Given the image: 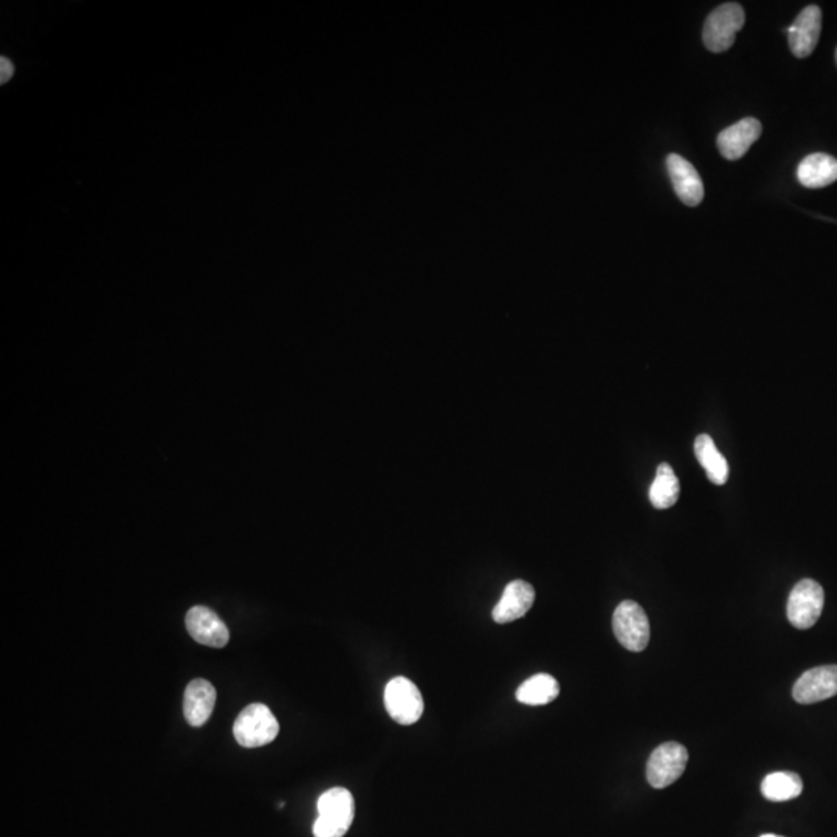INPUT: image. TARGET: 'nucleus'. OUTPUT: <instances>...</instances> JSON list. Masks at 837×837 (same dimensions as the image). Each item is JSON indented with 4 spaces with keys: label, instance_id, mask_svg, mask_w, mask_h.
Here are the masks:
<instances>
[{
    "label": "nucleus",
    "instance_id": "obj_5",
    "mask_svg": "<svg viewBox=\"0 0 837 837\" xmlns=\"http://www.w3.org/2000/svg\"><path fill=\"white\" fill-rule=\"evenodd\" d=\"M824 588L816 580L803 579L794 586L789 594L788 620L797 630H808L814 627L824 610Z\"/></svg>",
    "mask_w": 837,
    "mask_h": 837
},
{
    "label": "nucleus",
    "instance_id": "obj_3",
    "mask_svg": "<svg viewBox=\"0 0 837 837\" xmlns=\"http://www.w3.org/2000/svg\"><path fill=\"white\" fill-rule=\"evenodd\" d=\"M744 22L746 14L740 4L727 2L715 8L704 24L703 41L707 49L713 53H723L731 49Z\"/></svg>",
    "mask_w": 837,
    "mask_h": 837
},
{
    "label": "nucleus",
    "instance_id": "obj_1",
    "mask_svg": "<svg viewBox=\"0 0 837 837\" xmlns=\"http://www.w3.org/2000/svg\"><path fill=\"white\" fill-rule=\"evenodd\" d=\"M314 837H343L354 820V797L346 788L328 789L317 802Z\"/></svg>",
    "mask_w": 837,
    "mask_h": 837
},
{
    "label": "nucleus",
    "instance_id": "obj_20",
    "mask_svg": "<svg viewBox=\"0 0 837 837\" xmlns=\"http://www.w3.org/2000/svg\"><path fill=\"white\" fill-rule=\"evenodd\" d=\"M0 67H2V76H0V83L4 84L7 83L8 80H10L11 76H13V62H11L10 59L5 58V56H2V59H0Z\"/></svg>",
    "mask_w": 837,
    "mask_h": 837
},
{
    "label": "nucleus",
    "instance_id": "obj_11",
    "mask_svg": "<svg viewBox=\"0 0 837 837\" xmlns=\"http://www.w3.org/2000/svg\"><path fill=\"white\" fill-rule=\"evenodd\" d=\"M667 171L672 180L673 190L682 204L698 207L704 199V185L695 166L681 155L670 154L667 157Z\"/></svg>",
    "mask_w": 837,
    "mask_h": 837
},
{
    "label": "nucleus",
    "instance_id": "obj_18",
    "mask_svg": "<svg viewBox=\"0 0 837 837\" xmlns=\"http://www.w3.org/2000/svg\"><path fill=\"white\" fill-rule=\"evenodd\" d=\"M681 486L672 465L662 462L656 472L655 481L650 487V501L656 509H669L678 501Z\"/></svg>",
    "mask_w": 837,
    "mask_h": 837
},
{
    "label": "nucleus",
    "instance_id": "obj_19",
    "mask_svg": "<svg viewBox=\"0 0 837 837\" xmlns=\"http://www.w3.org/2000/svg\"><path fill=\"white\" fill-rule=\"evenodd\" d=\"M803 782L796 772H772L762 782V794L771 802H788L802 794Z\"/></svg>",
    "mask_w": 837,
    "mask_h": 837
},
{
    "label": "nucleus",
    "instance_id": "obj_14",
    "mask_svg": "<svg viewBox=\"0 0 837 837\" xmlns=\"http://www.w3.org/2000/svg\"><path fill=\"white\" fill-rule=\"evenodd\" d=\"M216 689L207 679H193L185 690L183 713L193 727L204 726L216 706Z\"/></svg>",
    "mask_w": 837,
    "mask_h": 837
},
{
    "label": "nucleus",
    "instance_id": "obj_8",
    "mask_svg": "<svg viewBox=\"0 0 837 837\" xmlns=\"http://www.w3.org/2000/svg\"><path fill=\"white\" fill-rule=\"evenodd\" d=\"M837 695V665H822L803 673L794 684V700L814 704Z\"/></svg>",
    "mask_w": 837,
    "mask_h": 837
},
{
    "label": "nucleus",
    "instance_id": "obj_9",
    "mask_svg": "<svg viewBox=\"0 0 837 837\" xmlns=\"http://www.w3.org/2000/svg\"><path fill=\"white\" fill-rule=\"evenodd\" d=\"M822 30V11L817 5L803 8L793 25L785 28L789 49L796 58H808L816 49Z\"/></svg>",
    "mask_w": 837,
    "mask_h": 837
},
{
    "label": "nucleus",
    "instance_id": "obj_7",
    "mask_svg": "<svg viewBox=\"0 0 837 837\" xmlns=\"http://www.w3.org/2000/svg\"><path fill=\"white\" fill-rule=\"evenodd\" d=\"M385 707L396 723L410 726L422 717L424 698L414 682L397 676L386 684Z\"/></svg>",
    "mask_w": 837,
    "mask_h": 837
},
{
    "label": "nucleus",
    "instance_id": "obj_17",
    "mask_svg": "<svg viewBox=\"0 0 837 837\" xmlns=\"http://www.w3.org/2000/svg\"><path fill=\"white\" fill-rule=\"evenodd\" d=\"M560 693L557 679L548 673H538L526 679L517 690V700L526 706H545L557 700Z\"/></svg>",
    "mask_w": 837,
    "mask_h": 837
},
{
    "label": "nucleus",
    "instance_id": "obj_2",
    "mask_svg": "<svg viewBox=\"0 0 837 837\" xmlns=\"http://www.w3.org/2000/svg\"><path fill=\"white\" fill-rule=\"evenodd\" d=\"M279 724L266 704L245 707L233 726V734L242 748H261L278 737Z\"/></svg>",
    "mask_w": 837,
    "mask_h": 837
},
{
    "label": "nucleus",
    "instance_id": "obj_22",
    "mask_svg": "<svg viewBox=\"0 0 837 837\" xmlns=\"http://www.w3.org/2000/svg\"><path fill=\"white\" fill-rule=\"evenodd\" d=\"M836 62H837V49H836Z\"/></svg>",
    "mask_w": 837,
    "mask_h": 837
},
{
    "label": "nucleus",
    "instance_id": "obj_21",
    "mask_svg": "<svg viewBox=\"0 0 837 837\" xmlns=\"http://www.w3.org/2000/svg\"><path fill=\"white\" fill-rule=\"evenodd\" d=\"M760 837H782V836H777V834H763V836H760Z\"/></svg>",
    "mask_w": 837,
    "mask_h": 837
},
{
    "label": "nucleus",
    "instance_id": "obj_16",
    "mask_svg": "<svg viewBox=\"0 0 837 837\" xmlns=\"http://www.w3.org/2000/svg\"><path fill=\"white\" fill-rule=\"evenodd\" d=\"M695 455L713 484L717 486L726 484L729 478V464L726 458L718 452L717 445L709 434H700L695 439Z\"/></svg>",
    "mask_w": 837,
    "mask_h": 837
},
{
    "label": "nucleus",
    "instance_id": "obj_12",
    "mask_svg": "<svg viewBox=\"0 0 837 837\" xmlns=\"http://www.w3.org/2000/svg\"><path fill=\"white\" fill-rule=\"evenodd\" d=\"M535 602V589L524 580H514L504 588L500 602L493 608V620L496 624H509L526 616Z\"/></svg>",
    "mask_w": 837,
    "mask_h": 837
},
{
    "label": "nucleus",
    "instance_id": "obj_6",
    "mask_svg": "<svg viewBox=\"0 0 837 837\" xmlns=\"http://www.w3.org/2000/svg\"><path fill=\"white\" fill-rule=\"evenodd\" d=\"M689 752L686 746L669 741L651 752L647 763V780L653 788L662 789L673 785L686 771Z\"/></svg>",
    "mask_w": 837,
    "mask_h": 837
},
{
    "label": "nucleus",
    "instance_id": "obj_13",
    "mask_svg": "<svg viewBox=\"0 0 837 837\" xmlns=\"http://www.w3.org/2000/svg\"><path fill=\"white\" fill-rule=\"evenodd\" d=\"M762 123L757 118H743L724 129L717 138L721 155L727 160H738L749 151L762 135Z\"/></svg>",
    "mask_w": 837,
    "mask_h": 837
},
{
    "label": "nucleus",
    "instance_id": "obj_10",
    "mask_svg": "<svg viewBox=\"0 0 837 837\" xmlns=\"http://www.w3.org/2000/svg\"><path fill=\"white\" fill-rule=\"evenodd\" d=\"M191 638L207 647L222 648L230 641V631L224 620L207 607H193L185 619Z\"/></svg>",
    "mask_w": 837,
    "mask_h": 837
},
{
    "label": "nucleus",
    "instance_id": "obj_15",
    "mask_svg": "<svg viewBox=\"0 0 837 837\" xmlns=\"http://www.w3.org/2000/svg\"><path fill=\"white\" fill-rule=\"evenodd\" d=\"M797 180L811 190L831 185L837 180V159L822 152L808 155L797 168Z\"/></svg>",
    "mask_w": 837,
    "mask_h": 837
},
{
    "label": "nucleus",
    "instance_id": "obj_4",
    "mask_svg": "<svg viewBox=\"0 0 837 837\" xmlns=\"http://www.w3.org/2000/svg\"><path fill=\"white\" fill-rule=\"evenodd\" d=\"M613 631L622 647L630 651H644L650 642V622L639 603L625 600L613 614Z\"/></svg>",
    "mask_w": 837,
    "mask_h": 837
}]
</instances>
